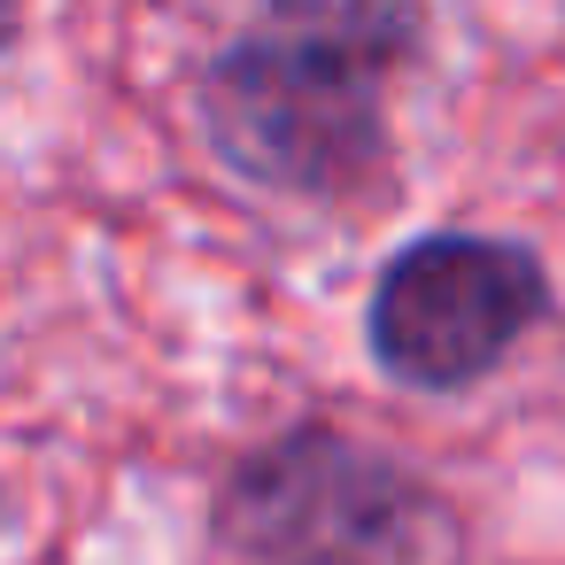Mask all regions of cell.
Returning <instances> with one entry per match:
<instances>
[{"label":"cell","mask_w":565,"mask_h":565,"mask_svg":"<svg viewBox=\"0 0 565 565\" xmlns=\"http://www.w3.org/2000/svg\"><path fill=\"white\" fill-rule=\"evenodd\" d=\"M17 17H24V0H0V40L17 32Z\"/></svg>","instance_id":"cell-4"},{"label":"cell","mask_w":565,"mask_h":565,"mask_svg":"<svg viewBox=\"0 0 565 565\" xmlns=\"http://www.w3.org/2000/svg\"><path fill=\"white\" fill-rule=\"evenodd\" d=\"M217 534L256 565H426L449 511L395 457L333 426H302L225 480Z\"/></svg>","instance_id":"cell-2"},{"label":"cell","mask_w":565,"mask_h":565,"mask_svg":"<svg viewBox=\"0 0 565 565\" xmlns=\"http://www.w3.org/2000/svg\"><path fill=\"white\" fill-rule=\"evenodd\" d=\"M418 40V0H264L202 78L217 156L271 194H364L387 171V86Z\"/></svg>","instance_id":"cell-1"},{"label":"cell","mask_w":565,"mask_h":565,"mask_svg":"<svg viewBox=\"0 0 565 565\" xmlns=\"http://www.w3.org/2000/svg\"><path fill=\"white\" fill-rule=\"evenodd\" d=\"M550 310V279L519 241L426 233L372 287V356L403 387H472L488 380Z\"/></svg>","instance_id":"cell-3"}]
</instances>
